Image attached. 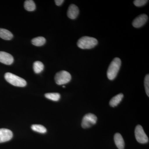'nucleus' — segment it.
<instances>
[{
    "mask_svg": "<svg viewBox=\"0 0 149 149\" xmlns=\"http://www.w3.org/2000/svg\"><path fill=\"white\" fill-rule=\"evenodd\" d=\"M121 61L120 58H115L112 61L107 72V76L110 80H113L117 76L121 66Z\"/></svg>",
    "mask_w": 149,
    "mask_h": 149,
    "instance_id": "1",
    "label": "nucleus"
},
{
    "mask_svg": "<svg viewBox=\"0 0 149 149\" xmlns=\"http://www.w3.org/2000/svg\"><path fill=\"white\" fill-rule=\"evenodd\" d=\"M98 41L94 37L85 36L80 38L77 41V45L81 49H91L95 47Z\"/></svg>",
    "mask_w": 149,
    "mask_h": 149,
    "instance_id": "2",
    "label": "nucleus"
},
{
    "mask_svg": "<svg viewBox=\"0 0 149 149\" xmlns=\"http://www.w3.org/2000/svg\"><path fill=\"white\" fill-rule=\"evenodd\" d=\"M4 77L8 83L14 86L24 87L27 85V82L24 79L10 72L6 73Z\"/></svg>",
    "mask_w": 149,
    "mask_h": 149,
    "instance_id": "3",
    "label": "nucleus"
},
{
    "mask_svg": "<svg viewBox=\"0 0 149 149\" xmlns=\"http://www.w3.org/2000/svg\"><path fill=\"white\" fill-rule=\"evenodd\" d=\"M71 79V74L65 70L58 72L55 76L56 83L58 85H64L69 83Z\"/></svg>",
    "mask_w": 149,
    "mask_h": 149,
    "instance_id": "4",
    "label": "nucleus"
},
{
    "mask_svg": "<svg viewBox=\"0 0 149 149\" xmlns=\"http://www.w3.org/2000/svg\"><path fill=\"white\" fill-rule=\"evenodd\" d=\"M135 137L136 140L142 144L146 143L149 141L148 138L141 125L136 126L135 130Z\"/></svg>",
    "mask_w": 149,
    "mask_h": 149,
    "instance_id": "5",
    "label": "nucleus"
},
{
    "mask_svg": "<svg viewBox=\"0 0 149 149\" xmlns=\"http://www.w3.org/2000/svg\"><path fill=\"white\" fill-rule=\"evenodd\" d=\"M97 116L93 113H88L85 115L82 120V127L84 128H90L92 125H95L97 122Z\"/></svg>",
    "mask_w": 149,
    "mask_h": 149,
    "instance_id": "6",
    "label": "nucleus"
},
{
    "mask_svg": "<svg viewBox=\"0 0 149 149\" xmlns=\"http://www.w3.org/2000/svg\"><path fill=\"white\" fill-rule=\"evenodd\" d=\"M13 136V133L10 130L6 128L0 129V143L9 141Z\"/></svg>",
    "mask_w": 149,
    "mask_h": 149,
    "instance_id": "7",
    "label": "nucleus"
},
{
    "mask_svg": "<svg viewBox=\"0 0 149 149\" xmlns=\"http://www.w3.org/2000/svg\"><path fill=\"white\" fill-rule=\"evenodd\" d=\"M148 20V16L146 15H141L133 20L132 24L134 27L139 28L146 24Z\"/></svg>",
    "mask_w": 149,
    "mask_h": 149,
    "instance_id": "8",
    "label": "nucleus"
},
{
    "mask_svg": "<svg viewBox=\"0 0 149 149\" xmlns=\"http://www.w3.org/2000/svg\"><path fill=\"white\" fill-rule=\"evenodd\" d=\"M14 61L13 56L4 52H0V62L8 65L12 64Z\"/></svg>",
    "mask_w": 149,
    "mask_h": 149,
    "instance_id": "9",
    "label": "nucleus"
},
{
    "mask_svg": "<svg viewBox=\"0 0 149 149\" xmlns=\"http://www.w3.org/2000/svg\"><path fill=\"white\" fill-rule=\"evenodd\" d=\"M79 13V10L77 6L71 4L69 6L67 11V15L71 19H75L77 18Z\"/></svg>",
    "mask_w": 149,
    "mask_h": 149,
    "instance_id": "10",
    "label": "nucleus"
},
{
    "mask_svg": "<svg viewBox=\"0 0 149 149\" xmlns=\"http://www.w3.org/2000/svg\"><path fill=\"white\" fill-rule=\"evenodd\" d=\"M115 143L119 149H124L125 143L122 136L119 133H116L114 136Z\"/></svg>",
    "mask_w": 149,
    "mask_h": 149,
    "instance_id": "11",
    "label": "nucleus"
},
{
    "mask_svg": "<svg viewBox=\"0 0 149 149\" xmlns=\"http://www.w3.org/2000/svg\"><path fill=\"white\" fill-rule=\"evenodd\" d=\"M12 33L7 30L3 28H0V37L3 40H9L13 38Z\"/></svg>",
    "mask_w": 149,
    "mask_h": 149,
    "instance_id": "12",
    "label": "nucleus"
},
{
    "mask_svg": "<svg viewBox=\"0 0 149 149\" xmlns=\"http://www.w3.org/2000/svg\"><path fill=\"white\" fill-rule=\"evenodd\" d=\"M123 97V95L122 93L118 94L116 96H114L111 100L109 102V104L112 107H115L117 106L120 102L121 101Z\"/></svg>",
    "mask_w": 149,
    "mask_h": 149,
    "instance_id": "13",
    "label": "nucleus"
},
{
    "mask_svg": "<svg viewBox=\"0 0 149 149\" xmlns=\"http://www.w3.org/2000/svg\"><path fill=\"white\" fill-rule=\"evenodd\" d=\"M24 8L28 11H33L36 9V5L34 1L32 0H27L24 3Z\"/></svg>",
    "mask_w": 149,
    "mask_h": 149,
    "instance_id": "14",
    "label": "nucleus"
},
{
    "mask_svg": "<svg viewBox=\"0 0 149 149\" xmlns=\"http://www.w3.org/2000/svg\"><path fill=\"white\" fill-rule=\"evenodd\" d=\"M46 40L42 37H39L34 38L32 40V43L34 45L40 47L43 46L46 43Z\"/></svg>",
    "mask_w": 149,
    "mask_h": 149,
    "instance_id": "15",
    "label": "nucleus"
},
{
    "mask_svg": "<svg viewBox=\"0 0 149 149\" xmlns=\"http://www.w3.org/2000/svg\"><path fill=\"white\" fill-rule=\"evenodd\" d=\"M44 69V65L40 61H35L33 64V69L36 73H40Z\"/></svg>",
    "mask_w": 149,
    "mask_h": 149,
    "instance_id": "16",
    "label": "nucleus"
},
{
    "mask_svg": "<svg viewBox=\"0 0 149 149\" xmlns=\"http://www.w3.org/2000/svg\"><path fill=\"white\" fill-rule=\"evenodd\" d=\"M45 97L47 98L54 101H58L61 98V95L58 93H47L45 95Z\"/></svg>",
    "mask_w": 149,
    "mask_h": 149,
    "instance_id": "17",
    "label": "nucleus"
},
{
    "mask_svg": "<svg viewBox=\"0 0 149 149\" xmlns=\"http://www.w3.org/2000/svg\"><path fill=\"white\" fill-rule=\"evenodd\" d=\"M31 128L32 130L35 132L41 133H45L47 131V129L45 127L42 125H38V124H34L31 126Z\"/></svg>",
    "mask_w": 149,
    "mask_h": 149,
    "instance_id": "18",
    "label": "nucleus"
},
{
    "mask_svg": "<svg viewBox=\"0 0 149 149\" xmlns=\"http://www.w3.org/2000/svg\"><path fill=\"white\" fill-rule=\"evenodd\" d=\"M144 84H145V90L146 93L148 97L149 96V74H147L145 77L144 80Z\"/></svg>",
    "mask_w": 149,
    "mask_h": 149,
    "instance_id": "19",
    "label": "nucleus"
},
{
    "mask_svg": "<svg viewBox=\"0 0 149 149\" xmlns=\"http://www.w3.org/2000/svg\"><path fill=\"white\" fill-rule=\"evenodd\" d=\"M148 1L147 0H135L133 3L136 6L141 7L146 5Z\"/></svg>",
    "mask_w": 149,
    "mask_h": 149,
    "instance_id": "20",
    "label": "nucleus"
},
{
    "mask_svg": "<svg viewBox=\"0 0 149 149\" xmlns=\"http://www.w3.org/2000/svg\"><path fill=\"white\" fill-rule=\"evenodd\" d=\"M64 1H63V0H56V1H55L56 4L58 6H61Z\"/></svg>",
    "mask_w": 149,
    "mask_h": 149,
    "instance_id": "21",
    "label": "nucleus"
},
{
    "mask_svg": "<svg viewBox=\"0 0 149 149\" xmlns=\"http://www.w3.org/2000/svg\"><path fill=\"white\" fill-rule=\"evenodd\" d=\"M63 88H65V86H63Z\"/></svg>",
    "mask_w": 149,
    "mask_h": 149,
    "instance_id": "22",
    "label": "nucleus"
}]
</instances>
